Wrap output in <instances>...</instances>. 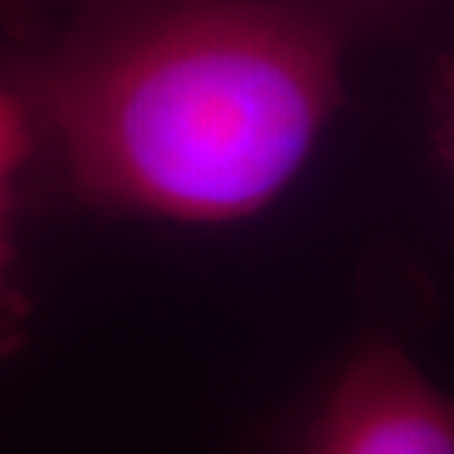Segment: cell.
I'll list each match as a JSON object with an SVG mask.
<instances>
[{"instance_id": "2", "label": "cell", "mask_w": 454, "mask_h": 454, "mask_svg": "<svg viewBox=\"0 0 454 454\" xmlns=\"http://www.w3.org/2000/svg\"><path fill=\"white\" fill-rule=\"evenodd\" d=\"M293 454H454V394L394 337L371 333L333 367Z\"/></svg>"}, {"instance_id": "3", "label": "cell", "mask_w": 454, "mask_h": 454, "mask_svg": "<svg viewBox=\"0 0 454 454\" xmlns=\"http://www.w3.org/2000/svg\"><path fill=\"white\" fill-rule=\"evenodd\" d=\"M37 165V131L24 98L0 74V347L20 326L17 293V206L24 179Z\"/></svg>"}, {"instance_id": "4", "label": "cell", "mask_w": 454, "mask_h": 454, "mask_svg": "<svg viewBox=\"0 0 454 454\" xmlns=\"http://www.w3.org/2000/svg\"><path fill=\"white\" fill-rule=\"evenodd\" d=\"M67 0H0V27L20 44L37 41L58 24Z\"/></svg>"}, {"instance_id": "5", "label": "cell", "mask_w": 454, "mask_h": 454, "mask_svg": "<svg viewBox=\"0 0 454 454\" xmlns=\"http://www.w3.org/2000/svg\"><path fill=\"white\" fill-rule=\"evenodd\" d=\"M434 108H438V142L444 159L454 165V54L444 61L438 78V98H434Z\"/></svg>"}, {"instance_id": "1", "label": "cell", "mask_w": 454, "mask_h": 454, "mask_svg": "<svg viewBox=\"0 0 454 454\" xmlns=\"http://www.w3.org/2000/svg\"><path fill=\"white\" fill-rule=\"evenodd\" d=\"M424 0H67L0 74L82 206L226 226L290 189L347 101V61Z\"/></svg>"}]
</instances>
